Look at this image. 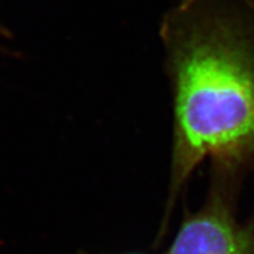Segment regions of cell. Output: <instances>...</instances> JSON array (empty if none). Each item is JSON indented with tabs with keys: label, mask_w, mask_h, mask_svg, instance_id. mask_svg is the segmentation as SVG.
Wrapping results in <instances>:
<instances>
[{
	"label": "cell",
	"mask_w": 254,
	"mask_h": 254,
	"mask_svg": "<svg viewBox=\"0 0 254 254\" xmlns=\"http://www.w3.org/2000/svg\"><path fill=\"white\" fill-rule=\"evenodd\" d=\"M79 254H84V253H79ZM130 254H134V253H130Z\"/></svg>",
	"instance_id": "obj_3"
},
{
	"label": "cell",
	"mask_w": 254,
	"mask_h": 254,
	"mask_svg": "<svg viewBox=\"0 0 254 254\" xmlns=\"http://www.w3.org/2000/svg\"><path fill=\"white\" fill-rule=\"evenodd\" d=\"M159 35L173 115L165 231L204 161L239 174L254 165V5L181 0Z\"/></svg>",
	"instance_id": "obj_1"
},
{
	"label": "cell",
	"mask_w": 254,
	"mask_h": 254,
	"mask_svg": "<svg viewBox=\"0 0 254 254\" xmlns=\"http://www.w3.org/2000/svg\"><path fill=\"white\" fill-rule=\"evenodd\" d=\"M239 178L210 167L203 204L186 210L165 254H254V214L240 221L236 213Z\"/></svg>",
	"instance_id": "obj_2"
},
{
	"label": "cell",
	"mask_w": 254,
	"mask_h": 254,
	"mask_svg": "<svg viewBox=\"0 0 254 254\" xmlns=\"http://www.w3.org/2000/svg\"><path fill=\"white\" fill-rule=\"evenodd\" d=\"M0 32H1V31H0Z\"/></svg>",
	"instance_id": "obj_4"
}]
</instances>
